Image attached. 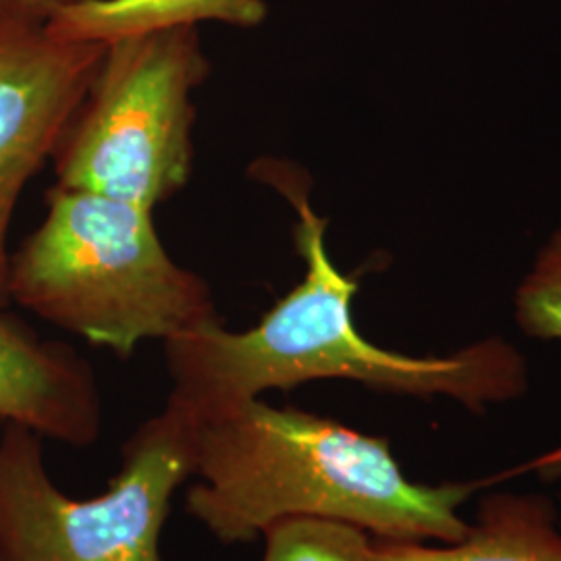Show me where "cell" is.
<instances>
[{
    "label": "cell",
    "instance_id": "4",
    "mask_svg": "<svg viewBox=\"0 0 561 561\" xmlns=\"http://www.w3.org/2000/svg\"><path fill=\"white\" fill-rule=\"evenodd\" d=\"M210 76L198 25L106 44L53 150L57 185L154 210L194 171V92Z\"/></svg>",
    "mask_w": 561,
    "mask_h": 561
},
{
    "label": "cell",
    "instance_id": "5",
    "mask_svg": "<svg viewBox=\"0 0 561 561\" xmlns=\"http://www.w3.org/2000/svg\"><path fill=\"white\" fill-rule=\"evenodd\" d=\"M196 454L198 422L167 401L123 443L108 491L73 500L50 479L41 435L4 422L0 561H162V528Z\"/></svg>",
    "mask_w": 561,
    "mask_h": 561
},
{
    "label": "cell",
    "instance_id": "12",
    "mask_svg": "<svg viewBox=\"0 0 561 561\" xmlns=\"http://www.w3.org/2000/svg\"><path fill=\"white\" fill-rule=\"evenodd\" d=\"M81 0H0V20L48 23L59 11Z\"/></svg>",
    "mask_w": 561,
    "mask_h": 561
},
{
    "label": "cell",
    "instance_id": "2",
    "mask_svg": "<svg viewBox=\"0 0 561 561\" xmlns=\"http://www.w3.org/2000/svg\"><path fill=\"white\" fill-rule=\"evenodd\" d=\"M198 422L196 482L185 512L225 545L250 542L287 518L358 526L385 541L456 542L482 482L408 479L389 442L262 400Z\"/></svg>",
    "mask_w": 561,
    "mask_h": 561
},
{
    "label": "cell",
    "instance_id": "3",
    "mask_svg": "<svg viewBox=\"0 0 561 561\" xmlns=\"http://www.w3.org/2000/svg\"><path fill=\"white\" fill-rule=\"evenodd\" d=\"M46 201L11 254L9 300L119 358L219 322L210 285L169 256L150 208L59 185Z\"/></svg>",
    "mask_w": 561,
    "mask_h": 561
},
{
    "label": "cell",
    "instance_id": "6",
    "mask_svg": "<svg viewBox=\"0 0 561 561\" xmlns=\"http://www.w3.org/2000/svg\"><path fill=\"white\" fill-rule=\"evenodd\" d=\"M104 50L57 38L46 23L0 20V310L11 304L9 231L21 192L53 157Z\"/></svg>",
    "mask_w": 561,
    "mask_h": 561
},
{
    "label": "cell",
    "instance_id": "10",
    "mask_svg": "<svg viewBox=\"0 0 561 561\" xmlns=\"http://www.w3.org/2000/svg\"><path fill=\"white\" fill-rule=\"evenodd\" d=\"M262 537V561H373L370 535L345 522L287 518Z\"/></svg>",
    "mask_w": 561,
    "mask_h": 561
},
{
    "label": "cell",
    "instance_id": "7",
    "mask_svg": "<svg viewBox=\"0 0 561 561\" xmlns=\"http://www.w3.org/2000/svg\"><path fill=\"white\" fill-rule=\"evenodd\" d=\"M0 421L41 437L90 447L102 431V398L90 362L59 341L41 340L0 310Z\"/></svg>",
    "mask_w": 561,
    "mask_h": 561
},
{
    "label": "cell",
    "instance_id": "9",
    "mask_svg": "<svg viewBox=\"0 0 561 561\" xmlns=\"http://www.w3.org/2000/svg\"><path fill=\"white\" fill-rule=\"evenodd\" d=\"M268 15L264 0H81L59 11L46 30L69 42H111L175 25L219 21L259 27Z\"/></svg>",
    "mask_w": 561,
    "mask_h": 561
},
{
    "label": "cell",
    "instance_id": "8",
    "mask_svg": "<svg viewBox=\"0 0 561 561\" xmlns=\"http://www.w3.org/2000/svg\"><path fill=\"white\" fill-rule=\"evenodd\" d=\"M373 561H561V530L547 497L495 493L460 541L373 539Z\"/></svg>",
    "mask_w": 561,
    "mask_h": 561
},
{
    "label": "cell",
    "instance_id": "1",
    "mask_svg": "<svg viewBox=\"0 0 561 561\" xmlns=\"http://www.w3.org/2000/svg\"><path fill=\"white\" fill-rule=\"evenodd\" d=\"M256 171L296 208L294 241L306 264L304 279L248 331H227L219 321L164 341L173 382L169 403L206 421L261 400L268 389L352 381L391 396L449 398L482 414L493 403L526 393V360L502 337L470 343L442 358L405 356L366 340L352 314L360 283L331 261L327 219L310 204L308 178L280 161L256 162Z\"/></svg>",
    "mask_w": 561,
    "mask_h": 561
},
{
    "label": "cell",
    "instance_id": "13",
    "mask_svg": "<svg viewBox=\"0 0 561 561\" xmlns=\"http://www.w3.org/2000/svg\"><path fill=\"white\" fill-rule=\"evenodd\" d=\"M541 472H551V477H561V456H553L547 461H541Z\"/></svg>",
    "mask_w": 561,
    "mask_h": 561
},
{
    "label": "cell",
    "instance_id": "11",
    "mask_svg": "<svg viewBox=\"0 0 561 561\" xmlns=\"http://www.w3.org/2000/svg\"><path fill=\"white\" fill-rule=\"evenodd\" d=\"M514 314L528 337L561 341V227L518 285Z\"/></svg>",
    "mask_w": 561,
    "mask_h": 561
}]
</instances>
